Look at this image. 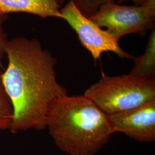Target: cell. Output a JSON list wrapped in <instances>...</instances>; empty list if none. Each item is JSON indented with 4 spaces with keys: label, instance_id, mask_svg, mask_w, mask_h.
<instances>
[{
    "label": "cell",
    "instance_id": "30bf717a",
    "mask_svg": "<svg viewBox=\"0 0 155 155\" xmlns=\"http://www.w3.org/2000/svg\"><path fill=\"white\" fill-rule=\"evenodd\" d=\"M117 0H73L78 9L87 17L93 16L102 5Z\"/></svg>",
    "mask_w": 155,
    "mask_h": 155
},
{
    "label": "cell",
    "instance_id": "52a82bcc",
    "mask_svg": "<svg viewBox=\"0 0 155 155\" xmlns=\"http://www.w3.org/2000/svg\"><path fill=\"white\" fill-rule=\"evenodd\" d=\"M61 6L56 0H0V15L26 13L47 18L62 19Z\"/></svg>",
    "mask_w": 155,
    "mask_h": 155
},
{
    "label": "cell",
    "instance_id": "8992f818",
    "mask_svg": "<svg viewBox=\"0 0 155 155\" xmlns=\"http://www.w3.org/2000/svg\"><path fill=\"white\" fill-rule=\"evenodd\" d=\"M107 117L113 134L121 132L140 142L155 141V100Z\"/></svg>",
    "mask_w": 155,
    "mask_h": 155
},
{
    "label": "cell",
    "instance_id": "4fadbf2b",
    "mask_svg": "<svg viewBox=\"0 0 155 155\" xmlns=\"http://www.w3.org/2000/svg\"><path fill=\"white\" fill-rule=\"evenodd\" d=\"M56 1H57L58 3L59 4V5L61 6L66 3L68 0H56Z\"/></svg>",
    "mask_w": 155,
    "mask_h": 155
},
{
    "label": "cell",
    "instance_id": "277c9868",
    "mask_svg": "<svg viewBox=\"0 0 155 155\" xmlns=\"http://www.w3.org/2000/svg\"><path fill=\"white\" fill-rule=\"evenodd\" d=\"M101 28H106L119 40L131 33L145 35L155 27V0H147L141 5L125 6L116 2L102 5L89 17Z\"/></svg>",
    "mask_w": 155,
    "mask_h": 155
},
{
    "label": "cell",
    "instance_id": "5b68a950",
    "mask_svg": "<svg viewBox=\"0 0 155 155\" xmlns=\"http://www.w3.org/2000/svg\"><path fill=\"white\" fill-rule=\"evenodd\" d=\"M64 20L77 34L83 47L97 61L104 52H111L121 58L133 59L134 56L124 51L118 40L104 30L89 17L84 16L75 6L73 0H68L60 10Z\"/></svg>",
    "mask_w": 155,
    "mask_h": 155
},
{
    "label": "cell",
    "instance_id": "3957f363",
    "mask_svg": "<svg viewBox=\"0 0 155 155\" xmlns=\"http://www.w3.org/2000/svg\"><path fill=\"white\" fill-rule=\"evenodd\" d=\"M89 98L106 115L127 110L155 100V79L127 75L107 76L87 89Z\"/></svg>",
    "mask_w": 155,
    "mask_h": 155
},
{
    "label": "cell",
    "instance_id": "7c38bea8",
    "mask_svg": "<svg viewBox=\"0 0 155 155\" xmlns=\"http://www.w3.org/2000/svg\"><path fill=\"white\" fill-rule=\"evenodd\" d=\"M147 0H117L118 4H122L126 1H132L134 4V5L139 6L143 4Z\"/></svg>",
    "mask_w": 155,
    "mask_h": 155
},
{
    "label": "cell",
    "instance_id": "8fae6325",
    "mask_svg": "<svg viewBox=\"0 0 155 155\" xmlns=\"http://www.w3.org/2000/svg\"><path fill=\"white\" fill-rule=\"evenodd\" d=\"M7 18L6 15H0V68H3L2 60L5 55V47L8 41L6 35L3 29L4 22Z\"/></svg>",
    "mask_w": 155,
    "mask_h": 155
},
{
    "label": "cell",
    "instance_id": "ba28073f",
    "mask_svg": "<svg viewBox=\"0 0 155 155\" xmlns=\"http://www.w3.org/2000/svg\"><path fill=\"white\" fill-rule=\"evenodd\" d=\"M134 67L130 75L135 77L155 79V28L151 29L144 54L134 57Z\"/></svg>",
    "mask_w": 155,
    "mask_h": 155
},
{
    "label": "cell",
    "instance_id": "7a4b0ae2",
    "mask_svg": "<svg viewBox=\"0 0 155 155\" xmlns=\"http://www.w3.org/2000/svg\"><path fill=\"white\" fill-rule=\"evenodd\" d=\"M46 127L56 146L70 155H94L113 134L107 115L84 95H65L56 100Z\"/></svg>",
    "mask_w": 155,
    "mask_h": 155
},
{
    "label": "cell",
    "instance_id": "9c48e42d",
    "mask_svg": "<svg viewBox=\"0 0 155 155\" xmlns=\"http://www.w3.org/2000/svg\"><path fill=\"white\" fill-rule=\"evenodd\" d=\"M0 68V130H9L13 118L11 104L6 93Z\"/></svg>",
    "mask_w": 155,
    "mask_h": 155
},
{
    "label": "cell",
    "instance_id": "6da1fadb",
    "mask_svg": "<svg viewBox=\"0 0 155 155\" xmlns=\"http://www.w3.org/2000/svg\"><path fill=\"white\" fill-rule=\"evenodd\" d=\"M5 55L8 65L2 80L13 110L9 130L45 129L51 106L67 95L57 81L56 59L38 40L24 37L8 40Z\"/></svg>",
    "mask_w": 155,
    "mask_h": 155
}]
</instances>
